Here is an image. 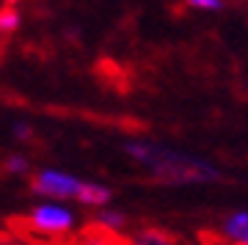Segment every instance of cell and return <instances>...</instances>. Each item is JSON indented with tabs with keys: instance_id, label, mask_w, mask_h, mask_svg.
Instances as JSON below:
<instances>
[{
	"instance_id": "obj_1",
	"label": "cell",
	"mask_w": 248,
	"mask_h": 245,
	"mask_svg": "<svg viewBox=\"0 0 248 245\" xmlns=\"http://www.w3.org/2000/svg\"><path fill=\"white\" fill-rule=\"evenodd\" d=\"M83 182L78 176L63 174V171H42V174L33 179V190L42 193V196H58V199H66V196H78Z\"/></svg>"
},
{
	"instance_id": "obj_2",
	"label": "cell",
	"mask_w": 248,
	"mask_h": 245,
	"mask_svg": "<svg viewBox=\"0 0 248 245\" xmlns=\"http://www.w3.org/2000/svg\"><path fill=\"white\" fill-rule=\"evenodd\" d=\"M72 215L66 207H58V204H45V207H36L33 215H31V223L36 229H42L47 234H61L66 229H72Z\"/></svg>"
},
{
	"instance_id": "obj_3",
	"label": "cell",
	"mask_w": 248,
	"mask_h": 245,
	"mask_svg": "<svg viewBox=\"0 0 248 245\" xmlns=\"http://www.w3.org/2000/svg\"><path fill=\"white\" fill-rule=\"evenodd\" d=\"M223 231H226V237H232L234 243H246L248 245V212H237V215L226 218Z\"/></svg>"
},
{
	"instance_id": "obj_4",
	"label": "cell",
	"mask_w": 248,
	"mask_h": 245,
	"mask_svg": "<svg viewBox=\"0 0 248 245\" xmlns=\"http://www.w3.org/2000/svg\"><path fill=\"white\" fill-rule=\"evenodd\" d=\"M78 199L83 204H105L108 199H110V190L108 187H102V184H89L83 182V187H80Z\"/></svg>"
},
{
	"instance_id": "obj_5",
	"label": "cell",
	"mask_w": 248,
	"mask_h": 245,
	"mask_svg": "<svg viewBox=\"0 0 248 245\" xmlns=\"http://www.w3.org/2000/svg\"><path fill=\"white\" fill-rule=\"evenodd\" d=\"M17 25H19V14L14 9H3L0 11V31H3V33L14 31Z\"/></svg>"
},
{
	"instance_id": "obj_6",
	"label": "cell",
	"mask_w": 248,
	"mask_h": 245,
	"mask_svg": "<svg viewBox=\"0 0 248 245\" xmlns=\"http://www.w3.org/2000/svg\"><path fill=\"white\" fill-rule=\"evenodd\" d=\"M138 243H171V240L163 231H143V234H138Z\"/></svg>"
},
{
	"instance_id": "obj_7",
	"label": "cell",
	"mask_w": 248,
	"mask_h": 245,
	"mask_svg": "<svg viewBox=\"0 0 248 245\" xmlns=\"http://www.w3.org/2000/svg\"><path fill=\"white\" fill-rule=\"evenodd\" d=\"M6 168H9L11 174H25V171H28V160L11 157V160H6Z\"/></svg>"
},
{
	"instance_id": "obj_8",
	"label": "cell",
	"mask_w": 248,
	"mask_h": 245,
	"mask_svg": "<svg viewBox=\"0 0 248 245\" xmlns=\"http://www.w3.org/2000/svg\"><path fill=\"white\" fill-rule=\"evenodd\" d=\"M193 9H207V11H215L221 9V0H187Z\"/></svg>"
},
{
	"instance_id": "obj_9",
	"label": "cell",
	"mask_w": 248,
	"mask_h": 245,
	"mask_svg": "<svg viewBox=\"0 0 248 245\" xmlns=\"http://www.w3.org/2000/svg\"><path fill=\"white\" fill-rule=\"evenodd\" d=\"M102 218H105L108 223H119V220H122V215H113V212H105Z\"/></svg>"
},
{
	"instance_id": "obj_10",
	"label": "cell",
	"mask_w": 248,
	"mask_h": 245,
	"mask_svg": "<svg viewBox=\"0 0 248 245\" xmlns=\"http://www.w3.org/2000/svg\"><path fill=\"white\" fill-rule=\"evenodd\" d=\"M17 135H19V138H25V135H28V127H25V124H19V127H17Z\"/></svg>"
},
{
	"instance_id": "obj_11",
	"label": "cell",
	"mask_w": 248,
	"mask_h": 245,
	"mask_svg": "<svg viewBox=\"0 0 248 245\" xmlns=\"http://www.w3.org/2000/svg\"><path fill=\"white\" fill-rule=\"evenodd\" d=\"M6 3H17V0H6Z\"/></svg>"
}]
</instances>
